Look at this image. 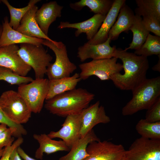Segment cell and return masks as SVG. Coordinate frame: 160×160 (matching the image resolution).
Here are the masks:
<instances>
[{
	"instance_id": "37",
	"label": "cell",
	"mask_w": 160,
	"mask_h": 160,
	"mask_svg": "<svg viewBox=\"0 0 160 160\" xmlns=\"http://www.w3.org/2000/svg\"><path fill=\"white\" fill-rule=\"evenodd\" d=\"M9 160H22L17 152V148L15 149L11 153Z\"/></svg>"
},
{
	"instance_id": "28",
	"label": "cell",
	"mask_w": 160,
	"mask_h": 160,
	"mask_svg": "<svg viewBox=\"0 0 160 160\" xmlns=\"http://www.w3.org/2000/svg\"><path fill=\"white\" fill-rule=\"evenodd\" d=\"M1 2L5 4L9 9L10 14L9 25L14 30H16L23 17L32 6L41 1L40 0H30L26 7L21 8H16L10 4L7 0H2Z\"/></svg>"
},
{
	"instance_id": "33",
	"label": "cell",
	"mask_w": 160,
	"mask_h": 160,
	"mask_svg": "<svg viewBox=\"0 0 160 160\" xmlns=\"http://www.w3.org/2000/svg\"><path fill=\"white\" fill-rule=\"evenodd\" d=\"M145 119L150 122L160 121V97L147 110Z\"/></svg>"
},
{
	"instance_id": "16",
	"label": "cell",
	"mask_w": 160,
	"mask_h": 160,
	"mask_svg": "<svg viewBox=\"0 0 160 160\" xmlns=\"http://www.w3.org/2000/svg\"><path fill=\"white\" fill-rule=\"evenodd\" d=\"M63 7L59 5L56 1H51L43 4L36 13L35 19L40 28L48 36L50 25L61 16Z\"/></svg>"
},
{
	"instance_id": "9",
	"label": "cell",
	"mask_w": 160,
	"mask_h": 160,
	"mask_svg": "<svg viewBox=\"0 0 160 160\" xmlns=\"http://www.w3.org/2000/svg\"><path fill=\"white\" fill-rule=\"evenodd\" d=\"M124 160H160V140L137 138L126 150Z\"/></svg>"
},
{
	"instance_id": "39",
	"label": "cell",
	"mask_w": 160,
	"mask_h": 160,
	"mask_svg": "<svg viewBox=\"0 0 160 160\" xmlns=\"http://www.w3.org/2000/svg\"><path fill=\"white\" fill-rule=\"evenodd\" d=\"M7 128V126L4 124H0V133L5 130Z\"/></svg>"
},
{
	"instance_id": "19",
	"label": "cell",
	"mask_w": 160,
	"mask_h": 160,
	"mask_svg": "<svg viewBox=\"0 0 160 160\" xmlns=\"http://www.w3.org/2000/svg\"><path fill=\"white\" fill-rule=\"evenodd\" d=\"M38 9L36 5L31 7L22 19L16 31L26 36L54 41L45 35L40 28L35 19L36 12Z\"/></svg>"
},
{
	"instance_id": "36",
	"label": "cell",
	"mask_w": 160,
	"mask_h": 160,
	"mask_svg": "<svg viewBox=\"0 0 160 160\" xmlns=\"http://www.w3.org/2000/svg\"><path fill=\"white\" fill-rule=\"evenodd\" d=\"M17 151L20 156L24 160H37L28 156L20 146L17 148Z\"/></svg>"
},
{
	"instance_id": "2",
	"label": "cell",
	"mask_w": 160,
	"mask_h": 160,
	"mask_svg": "<svg viewBox=\"0 0 160 160\" xmlns=\"http://www.w3.org/2000/svg\"><path fill=\"white\" fill-rule=\"evenodd\" d=\"M95 96L85 89L75 88L46 100L44 107L54 115L66 117L80 113L89 106Z\"/></svg>"
},
{
	"instance_id": "38",
	"label": "cell",
	"mask_w": 160,
	"mask_h": 160,
	"mask_svg": "<svg viewBox=\"0 0 160 160\" xmlns=\"http://www.w3.org/2000/svg\"><path fill=\"white\" fill-rule=\"evenodd\" d=\"M160 56L159 57V59L157 63L152 68V69L153 71H158L160 72Z\"/></svg>"
},
{
	"instance_id": "14",
	"label": "cell",
	"mask_w": 160,
	"mask_h": 160,
	"mask_svg": "<svg viewBox=\"0 0 160 160\" xmlns=\"http://www.w3.org/2000/svg\"><path fill=\"white\" fill-rule=\"evenodd\" d=\"M111 40L108 37L105 42L93 44L87 42L78 49L77 57L81 62L91 58L98 60L114 57L116 47L110 45Z\"/></svg>"
},
{
	"instance_id": "31",
	"label": "cell",
	"mask_w": 160,
	"mask_h": 160,
	"mask_svg": "<svg viewBox=\"0 0 160 160\" xmlns=\"http://www.w3.org/2000/svg\"><path fill=\"white\" fill-rule=\"evenodd\" d=\"M22 137L17 129L14 128H7L0 133V149L4 147L11 145L14 142V137L17 138Z\"/></svg>"
},
{
	"instance_id": "21",
	"label": "cell",
	"mask_w": 160,
	"mask_h": 160,
	"mask_svg": "<svg viewBox=\"0 0 160 160\" xmlns=\"http://www.w3.org/2000/svg\"><path fill=\"white\" fill-rule=\"evenodd\" d=\"M118 16L116 21L109 33L108 37L111 41L117 39L122 32L129 31L134 20L135 15L125 3L121 7Z\"/></svg>"
},
{
	"instance_id": "22",
	"label": "cell",
	"mask_w": 160,
	"mask_h": 160,
	"mask_svg": "<svg viewBox=\"0 0 160 160\" xmlns=\"http://www.w3.org/2000/svg\"><path fill=\"white\" fill-rule=\"evenodd\" d=\"M81 80L79 73H76L71 76L49 80L48 91L46 100L76 88Z\"/></svg>"
},
{
	"instance_id": "40",
	"label": "cell",
	"mask_w": 160,
	"mask_h": 160,
	"mask_svg": "<svg viewBox=\"0 0 160 160\" xmlns=\"http://www.w3.org/2000/svg\"><path fill=\"white\" fill-rule=\"evenodd\" d=\"M2 31V25H1L0 23V38L1 35Z\"/></svg>"
},
{
	"instance_id": "41",
	"label": "cell",
	"mask_w": 160,
	"mask_h": 160,
	"mask_svg": "<svg viewBox=\"0 0 160 160\" xmlns=\"http://www.w3.org/2000/svg\"><path fill=\"white\" fill-rule=\"evenodd\" d=\"M4 149H0V158L1 156H2L3 153L4 152Z\"/></svg>"
},
{
	"instance_id": "8",
	"label": "cell",
	"mask_w": 160,
	"mask_h": 160,
	"mask_svg": "<svg viewBox=\"0 0 160 160\" xmlns=\"http://www.w3.org/2000/svg\"><path fill=\"white\" fill-rule=\"evenodd\" d=\"M118 58L92 60L79 65L81 70L79 73L81 80H85L89 77L95 76L101 81L110 80L113 75L120 73L123 69L122 64L117 63Z\"/></svg>"
},
{
	"instance_id": "26",
	"label": "cell",
	"mask_w": 160,
	"mask_h": 160,
	"mask_svg": "<svg viewBox=\"0 0 160 160\" xmlns=\"http://www.w3.org/2000/svg\"><path fill=\"white\" fill-rule=\"evenodd\" d=\"M135 129L140 137L151 140H160V121L150 122L145 119L140 120Z\"/></svg>"
},
{
	"instance_id": "13",
	"label": "cell",
	"mask_w": 160,
	"mask_h": 160,
	"mask_svg": "<svg viewBox=\"0 0 160 160\" xmlns=\"http://www.w3.org/2000/svg\"><path fill=\"white\" fill-rule=\"evenodd\" d=\"M19 49L17 44L0 47V66L9 68L19 76H26L31 68L18 54Z\"/></svg>"
},
{
	"instance_id": "12",
	"label": "cell",
	"mask_w": 160,
	"mask_h": 160,
	"mask_svg": "<svg viewBox=\"0 0 160 160\" xmlns=\"http://www.w3.org/2000/svg\"><path fill=\"white\" fill-rule=\"evenodd\" d=\"M81 113V137H84L96 125L107 124L111 119L106 113L103 106L100 105V101L88 106Z\"/></svg>"
},
{
	"instance_id": "15",
	"label": "cell",
	"mask_w": 160,
	"mask_h": 160,
	"mask_svg": "<svg viewBox=\"0 0 160 160\" xmlns=\"http://www.w3.org/2000/svg\"><path fill=\"white\" fill-rule=\"evenodd\" d=\"M106 15L96 14L84 21L71 23L68 22H61L58 28H73L76 29L75 32L76 37H78L82 33H85L88 41L92 39L96 34Z\"/></svg>"
},
{
	"instance_id": "3",
	"label": "cell",
	"mask_w": 160,
	"mask_h": 160,
	"mask_svg": "<svg viewBox=\"0 0 160 160\" xmlns=\"http://www.w3.org/2000/svg\"><path fill=\"white\" fill-rule=\"evenodd\" d=\"M131 100L123 108L122 113L131 115L147 110L160 95V77L146 79L132 91Z\"/></svg>"
},
{
	"instance_id": "17",
	"label": "cell",
	"mask_w": 160,
	"mask_h": 160,
	"mask_svg": "<svg viewBox=\"0 0 160 160\" xmlns=\"http://www.w3.org/2000/svg\"><path fill=\"white\" fill-rule=\"evenodd\" d=\"M2 26V31L0 38V47L23 43L42 44L44 39L30 37L13 29L9 24L7 16L4 18Z\"/></svg>"
},
{
	"instance_id": "30",
	"label": "cell",
	"mask_w": 160,
	"mask_h": 160,
	"mask_svg": "<svg viewBox=\"0 0 160 160\" xmlns=\"http://www.w3.org/2000/svg\"><path fill=\"white\" fill-rule=\"evenodd\" d=\"M33 79L30 77L19 76L7 68L0 66V80H3L12 85H19L28 84Z\"/></svg>"
},
{
	"instance_id": "29",
	"label": "cell",
	"mask_w": 160,
	"mask_h": 160,
	"mask_svg": "<svg viewBox=\"0 0 160 160\" xmlns=\"http://www.w3.org/2000/svg\"><path fill=\"white\" fill-rule=\"evenodd\" d=\"M134 53L147 57L153 55H160V37L149 33L144 43Z\"/></svg>"
},
{
	"instance_id": "10",
	"label": "cell",
	"mask_w": 160,
	"mask_h": 160,
	"mask_svg": "<svg viewBox=\"0 0 160 160\" xmlns=\"http://www.w3.org/2000/svg\"><path fill=\"white\" fill-rule=\"evenodd\" d=\"M87 151L89 155L83 160H124L126 150L121 144L100 140L89 144Z\"/></svg>"
},
{
	"instance_id": "11",
	"label": "cell",
	"mask_w": 160,
	"mask_h": 160,
	"mask_svg": "<svg viewBox=\"0 0 160 160\" xmlns=\"http://www.w3.org/2000/svg\"><path fill=\"white\" fill-rule=\"evenodd\" d=\"M71 115L66 117L62 127L56 132L51 131L47 135L51 138L62 140L70 148L81 137V113Z\"/></svg>"
},
{
	"instance_id": "25",
	"label": "cell",
	"mask_w": 160,
	"mask_h": 160,
	"mask_svg": "<svg viewBox=\"0 0 160 160\" xmlns=\"http://www.w3.org/2000/svg\"><path fill=\"white\" fill-rule=\"evenodd\" d=\"M129 30L133 33V38L129 47L124 50L125 51L129 49H138L144 43L150 33L143 25L141 17L136 15Z\"/></svg>"
},
{
	"instance_id": "35",
	"label": "cell",
	"mask_w": 160,
	"mask_h": 160,
	"mask_svg": "<svg viewBox=\"0 0 160 160\" xmlns=\"http://www.w3.org/2000/svg\"><path fill=\"white\" fill-rule=\"evenodd\" d=\"M23 139L22 137H20L10 146L5 147L3 154L0 160H9L10 155L15 148H17L23 143Z\"/></svg>"
},
{
	"instance_id": "34",
	"label": "cell",
	"mask_w": 160,
	"mask_h": 160,
	"mask_svg": "<svg viewBox=\"0 0 160 160\" xmlns=\"http://www.w3.org/2000/svg\"><path fill=\"white\" fill-rule=\"evenodd\" d=\"M6 125L8 127L14 128L17 129L20 135H25L27 134L26 130L22 124H17L10 119L3 112L0 108V124Z\"/></svg>"
},
{
	"instance_id": "23",
	"label": "cell",
	"mask_w": 160,
	"mask_h": 160,
	"mask_svg": "<svg viewBox=\"0 0 160 160\" xmlns=\"http://www.w3.org/2000/svg\"><path fill=\"white\" fill-rule=\"evenodd\" d=\"M100 140L92 129L79 139L71 148L69 153L59 160H83L88 156L87 148L92 142Z\"/></svg>"
},
{
	"instance_id": "32",
	"label": "cell",
	"mask_w": 160,
	"mask_h": 160,
	"mask_svg": "<svg viewBox=\"0 0 160 160\" xmlns=\"http://www.w3.org/2000/svg\"><path fill=\"white\" fill-rule=\"evenodd\" d=\"M142 22L145 28L155 36L160 37V20L153 16L143 17Z\"/></svg>"
},
{
	"instance_id": "1",
	"label": "cell",
	"mask_w": 160,
	"mask_h": 160,
	"mask_svg": "<svg viewBox=\"0 0 160 160\" xmlns=\"http://www.w3.org/2000/svg\"><path fill=\"white\" fill-rule=\"evenodd\" d=\"M114 57L121 60L124 71L123 74L118 73L111 78L118 88L132 91L147 79L146 74L149 68L147 57L117 49Z\"/></svg>"
},
{
	"instance_id": "4",
	"label": "cell",
	"mask_w": 160,
	"mask_h": 160,
	"mask_svg": "<svg viewBox=\"0 0 160 160\" xmlns=\"http://www.w3.org/2000/svg\"><path fill=\"white\" fill-rule=\"evenodd\" d=\"M42 44L52 50L55 56V61L51 63L47 69L46 74L49 80L69 77L76 69V65L70 61L66 46L63 42L44 39Z\"/></svg>"
},
{
	"instance_id": "27",
	"label": "cell",
	"mask_w": 160,
	"mask_h": 160,
	"mask_svg": "<svg viewBox=\"0 0 160 160\" xmlns=\"http://www.w3.org/2000/svg\"><path fill=\"white\" fill-rule=\"evenodd\" d=\"M137 7L135 15L143 17L153 16L160 20V0H136Z\"/></svg>"
},
{
	"instance_id": "5",
	"label": "cell",
	"mask_w": 160,
	"mask_h": 160,
	"mask_svg": "<svg viewBox=\"0 0 160 160\" xmlns=\"http://www.w3.org/2000/svg\"><path fill=\"white\" fill-rule=\"evenodd\" d=\"M18 54L25 63L33 69L36 79L44 78L53 58L42 44H20Z\"/></svg>"
},
{
	"instance_id": "6",
	"label": "cell",
	"mask_w": 160,
	"mask_h": 160,
	"mask_svg": "<svg viewBox=\"0 0 160 160\" xmlns=\"http://www.w3.org/2000/svg\"><path fill=\"white\" fill-rule=\"evenodd\" d=\"M0 108L10 119L19 124L26 123L31 116L32 112L17 92L9 90L0 96Z\"/></svg>"
},
{
	"instance_id": "20",
	"label": "cell",
	"mask_w": 160,
	"mask_h": 160,
	"mask_svg": "<svg viewBox=\"0 0 160 160\" xmlns=\"http://www.w3.org/2000/svg\"><path fill=\"white\" fill-rule=\"evenodd\" d=\"M33 138L39 144L35 153V157L42 160L44 153L49 154L59 151H69L70 149L62 140H52L45 134H34Z\"/></svg>"
},
{
	"instance_id": "7",
	"label": "cell",
	"mask_w": 160,
	"mask_h": 160,
	"mask_svg": "<svg viewBox=\"0 0 160 160\" xmlns=\"http://www.w3.org/2000/svg\"><path fill=\"white\" fill-rule=\"evenodd\" d=\"M49 79H36L29 83L19 85L17 92L32 112L39 113L44 105L48 91Z\"/></svg>"
},
{
	"instance_id": "18",
	"label": "cell",
	"mask_w": 160,
	"mask_h": 160,
	"mask_svg": "<svg viewBox=\"0 0 160 160\" xmlns=\"http://www.w3.org/2000/svg\"><path fill=\"white\" fill-rule=\"evenodd\" d=\"M125 0H114L112 7L106 15L99 29L88 43L96 44L105 42L108 38L109 32L115 23L119 10Z\"/></svg>"
},
{
	"instance_id": "24",
	"label": "cell",
	"mask_w": 160,
	"mask_h": 160,
	"mask_svg": "<svg viewBox=\"0 0 160 160\" xmlns=\"http://www.w3.org/2000/svg\"><path fill=\"white\" fill-rule=\"evenodd\" d=\"M112 0H81L74 3H71L70 7L72 9L80 11L87 7L90 11L96 14L106 15L111 9L114 1Z\"/></svg>"
}]
</instances>
